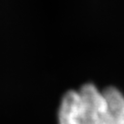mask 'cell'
I'll return each mask as SVG.
<instances>
[{
  "label": "cell",
  "mask_w": 124,
  "mask_h": 124,
  "mask_svg": "<svg viewBox=\"0 0 124 124\" xmlns=\"http://www.w3.org/2000/svg\"><path fill=\"white\" fill-rule=\"evenodd\" d=\"M78 91L85 104L90 124H115L102 90L95 84L87 83L81 86Z\"/></svg>",
  "instance_id": "obj_1"
},
{
  "label": "cell",
  "mask_w": 124,
  "mask_h": 124,
  "mask_svg": "<svg viewBox=\"0 0 124 124\" xmlns=\"http://www.w3.org/2000/svg\"><path fill=\"white\" fill-rule=\"evenodd\" d=\"M59 124H90L85 104L78 90H70L63 96L58 110Z\"/></svg>",
  "instance_id": "obj_2"
},
{
  "label": "cell",
  "mask_w": 124,
  "mask_h": 124,
  "mask_svg": "<svg viewBox=\"0 0 124 124\" xmlns=\"http://www.w3.org/2000/svg\"><path fill=\"white\" fill-rule=\"evenodd\" d=\"M102 91L114 123L124 124V94L114 86H108Z\"/></svg>",
  "instance_id": "obj_3"
}]
</instances>
